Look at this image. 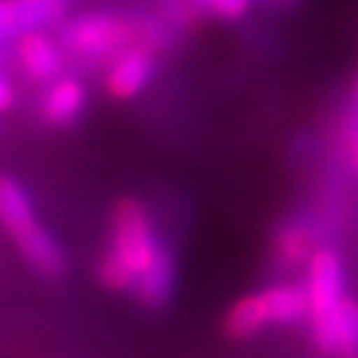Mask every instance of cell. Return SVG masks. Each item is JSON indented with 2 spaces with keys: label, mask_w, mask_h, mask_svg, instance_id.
<instances>
[{
  "label": "cell",
  "mask_w": 358,
  "mask_h": 358,
  "mask_svg": "<svg viewBox=\"0 0 358 358\" xmlns=\"http://www.w3.org/2000/svg\"><path fill=\"white\" fill-rule=\"evenodd\" d=\"M333 354L358 356V300L345 296L333 321Z\"/></svg>",
  "instance_id": "11"
},
{
  "label": "cell",
  "mask_w": 358,
  "mask_h": 358,
  "mask_svg": "<svg viewBox=\"0 0 358 358\" xmlns=\"http://www.w3.org/2000/svg\"><path fill=\"white\" fill-rule=\"evenodd\" d=\"M87 98V87L77 77H56L47 84V93L42 98V117L52 126H68L82 117Z\"/></svg>",
  "instance_id": "9"
},
{
  "label": "cell",
  "mask_w": 358,
  "mask_h": 358,
  "mask_svg": "<svg viewBox=\"0 0 358 358\" xmlns=\"http://www.w3.org/2000/svg\"><path fill=\"white\" fill-rule=\"evenodd\" d=\"M14 100H17V93H14V87L10 84V80H7V77L0 75V114L10 110V107L14 105Z\"/></svg>",
  "instance_id": "15"
},
{
  "label": "cell",
  "mask_w": 358,
  "mask_h": 358,
  "mask_svg": "<svg viewBox=\"0 0 358 358\" xmlns=\"http://www.w3.org/2000/svg\"><path fill=\"white\" fill-rule=\"evenodd\" d=\"M61 42L73 54L112 56L128 45L142 42L154 49L170 45L168 24L149 14H121V12H84L80 17L63 21Z\"/></svg>",
  "instance_id": "2"
},
{
  "label": "cell",
  "mask_w": 358,
  "mask_h": 358,
  "mask_svg": "<svg viewBox=\"0 0 358 358\" xmlns=\"http://www.w3.org/2000/svg\"><path fill=\"white\" fill-rule=\"evenodd\" d=\"M249 5L252 0H207V7H210V14L219 19H242L249 12Z\"/></svg>",
  "instance_id": "13"
},
{
  "label": "cell",
  "mask_w": 358,
  "mask_h": 358,
  "mask_svg": "<svg viewBox=\"0 0 358 358\" xmlns=\"http://www.w3.org/2000/svg\"><path fill=\"white\" fill-rule=\"evenodd\" d=\"M163 247L147 205L138 198L119 200L110 221V242L98 263L100 284L117 293H133Z\"/></svg>",
  "instance_id": "1"
},
{
  "label": "cell",
  "mask_w": 358,
  "mask_h": 358,
  "mask_svg": "<svg viewBox=\"0 0 358 358\" xmlns=\"http://www.w3.org/2000/svg\"><path fill=\"white\" fill-rule=\"evenodd\" d=\"M307 319L305 284H279L242 296L226 314V333L247 340L266 328L296 326Z\"/></svg>",
  "instance_id": "4"
},
{
  "label": "cell",
  "mask_w": 358,
  "mask_h": 358,
  "mask_svg": "<svg viewBox=\"0 0 358 358\" xmlns=\"http://www.w3.org/2000/svg\"><path fill=\"white\" fill-rule=\"evenodd\" d=\"M154 52V47L135 42L114 54L105 73V91L114 100L138 98L156 75Z\"/></svg>",
  "instance_id": "6"
},
{
  "label": "cell",
  "mask_w": 358,
  "mask_h": 358,
  "mask_svg": "<svg viewBox=\"0 0 358 358\" xmlns=\"http://www.w3.org/2000/svg\"><path fill=\"white\" fill-rule=\"evenodd\" d=\"M310 249V233L303 224L286 226L277 238V254L286 266H296Z\"/></svg>",
  "instance_id": "12"
},
{
  "label": "cell",
  "mask_w": 358,
  "mask_h": 358,
  "mask_svg": "<svg viewBox=\"0 0 358 358\" xmlns=\"http://www.w3.org/2000/svg\"><path fill=\"white\" fill-rule=\"evenodd\" d=\"M342 140H345V149L352 163L354 173L358 175V107L349 117L342 121Z\"/></svg>",
  "instance_id": "14"
},
{
  "label": "cell",
  "mask_w": 358,
  "mask_h": 358,
  "mask_svg": "<svg viewBox=\"0 0 358 358\" xmlns=\"http://www.w3.org/2000/svg\"><path fill=\"white\" fill-rule=\"evenodd\" d=\"M68 0H0V42L63 21Z\"/></svg>",
  "instance_id": "8"
},
{
  "label": "cell",
  "mask_w": 358,
  "mask_h": 358,
  "mask_svg": "<svg viewBox=\"0 0 358 358\" xmlns=\"http://www.w3.org/2000/svg\"><path fill=\"white\" fill-rule=\"evenodd\" d=\"M173 289H175V261H173L170 249L163 247L152 266L142 272V277L138 279V284H135L133 293L138 296L142 305L161 307L173 296Z\"/></svg>",
  "instance_id": "10"
},
{
  "label": "cell",
  "mask_w": 358,
  "mask_h": 358,
  "mask_svg": "<svg viewBox=\"0 0 358 358\" xmlns=\"http://www.w3.org/2000/svg\"><path fill=\"white\" fill-rule=\"evenodd\" d=\"M14 56L19 61V68L33 84L54 82L63 73V52L52 35H47L42 28L21 33L14 40Z\"/></svg>",
  "instance_id": "7"
},
{
  "label": "cell",
  "mask_w": 358,
  "mask_h": 358,
  "mask_svg": "<svg viewBox=\"0 0 358 358\" xmlns=\"http://www.w3.org/2000/svg\"><path fill=\"white\" fill-rule=\"evenodd\" d=\"M307 321L321 354H333V321L345 293V270L338 252L319 249L307 266Z\"/></svg>",
  "instance_id": "5"
},
{
  "label": "cell",
  "mask_w": 358,
  "mask_h": 358,
  "mask_svg": "<svg viewBox=\"0 0 358 358\" xmlns=\"http://www.w3.org/2000/svg\"><path fill=\"white\" fill-rule=\"evenodd\" d=\"M356 100H358V98H356ZM356 107H358V105H356Z\"/></svg>",
  "instance_id": "16"
},
{
  "label": "cell",
  "mask_w": 358,
  "mask_h": 358,
  "mask_svg": "<svg viewBox=\"0 0 358 358\" xmlns=\"http://www.w3.org/2000/svg\"><path fill=\"white\" fill-rule=\"evenodd\" d=\"M0 224L10 233L19 254L35 272L59 277L66 268V256L52 233L35 217L33 203L14 177L0 175Z\"/></svg>",
  "instance_id": "3"
}]
</instances>
